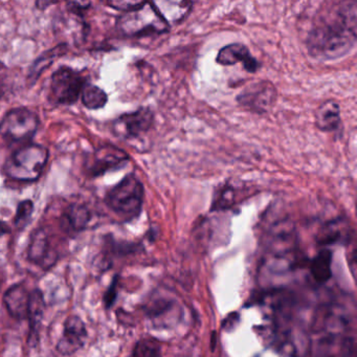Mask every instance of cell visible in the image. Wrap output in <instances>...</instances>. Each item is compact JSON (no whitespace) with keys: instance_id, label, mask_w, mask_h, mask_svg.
<instances>
[{"instance_id":"obj_1","label":"cell","mask_w":357,"mask_h":357,"mask_svg":"<svg viewBox=\"0 0 357 357\" xmlns=\"http://www.w3.org/2000/svg\"><path fill=\"white\" fill-rule=\"evenodd\" d=\"M356 1L342 0L310 31L307 49L312 57L334 60L355 47L357 35Z\"/></svg>"},{"instance_id":"obj_2","label":"cell","mask_w":357,"mask_h":357,"mask_svg":"<svg viewBox=\"0 0 357 357\" xmlns=\"http://www.w3.org/2000/svg\"><path fill=\"white\" fill-rule=\"evenodd\" d=\"M354 314L340 303L321 305L315 313L312 325V344L317 354L350 355L355 350Z\"/></svg>"},{"instance_id":"obj_3","label":"cell","mask_w":357,"mask_h":357,"mask_svg":"<svg viewBox=\"0 0 357 357\" xmlns=\"http://www.w3.org/2000/svg\"><path fill=\"white\" fill-rule=\"evenodd\" d=\"M298 261V231L289 219L271 225L265 234L262 266L271 275H285L294 271Z\"/></svg>"},{"instance_id":"obj_4","label":"cell","mask_w":357,"mask_h":357,"mask_svg":"<svg viewBox=\"0 0 357 357\" xmlns=\"http://www.w3.org/2000/svg\"><path fill=\"white\" fill-rule=\"evenodd\" d=\"M49 160V151L43 146L30 144L14 152L6 162V175L16 181H35L43 174Z\"/></svg>"},{"instance_id":"obj_5","label":"cell","mask_w":357,"mask_h":357,"mask_svg":"<svg viewBox=\"0 0 357 357\" xmlns=\"http://www.w3.org/2000/svg\"><path fill=\"white\" fill-rule=\"evenodd\" d=\"M144 196L143 183L137 176L130 174L108 192L105 202L116 215L131 220L141 214Z\"/></svg>"},{"instance_id":"obj_6","label":"cell","mask_w":357,"mask_h":357,"mask_svg":"<svg viewBox=\"0 0 357 357\" xmlns=\"http://www.w3.org/2000/svg\"><path fill=\"white\" fill-rule=\"evenodd\" d=\"M126 12L119 20V28L127 36H149L162 34L168 31V22H165L151 3L147 1Z\"/></svg>"},{"instance_id":"obj_7","label":"cell","mask_w":357,"mask_h":357,"mask_svg":"<svg viewBox=\"0 0 357 357\" xmlns=\"http://www.w3.org/2000/svg\"><path fill=\"white\" fill-rule=\"evenodd\" d=\"M39 127V118L28 108H16L3 116L0 123V135L8 143L28 141Z\"/></svg>"},{"instance_id":"obj_8","label":"cell","mask_w":357,"mask_h":357,"mask_svg":"<svg viewBox=\"0 0 357 357\" xmlns=\"http://www.w3.org/2000/svg\"><path fill=\"white\" fill-rule=\"evenodd\" d=\"M84 77L70 68H61L52 76L50 99L60 105H73L84 89Z\"/></svg>"},{"instance_id":"obj_9","label":"cell","mask_w":357,"mask_h":357,"mask_svg":"<svg viewBox=\"0 0 357 357\" xmlns=\"http://www.w3.org/2000/svg\"><path fill=\"white\" fill-rule=\"evenodd\" d=\"M153 112L149 108L143 107L116 119L112 124V130L121 139H135L146 135L153 126Z\"/></svg>"},{"instance_id":"obj_10","label":"cell","mask_w":357,"mask_h":357,"mask_svg":"<svg viewBox=\"0 0 357 357\" xmlns=\"http://www.w3.org/2000/svg\"><path fill=\"white\" fill-rule=\"evenodd\" d=\"M277 99V91L271 83L267 81L255 83L246 87L237 97L238 103L256 114L268 112Z\"/></svg>"},{"instance_id":"obj_11","label":"cell","mask_w":357,"mask_h":357,"mask_svg":"<svg viewBox=\"0 0 357 357\" xmlns=\"http://www.w3.org/2000/svg\"><path fill=\"white\" fill-rule=\"evenodd\" d=\"M129 160L128 154L114 146H106L96 150L85 162V167L91 176L105 174L108 171L122 168Z\"/></svg>"},{"instance_id":"obj_12","label":"cell","mask_w":357,"mask_h":357,"mask_svg":"<svg viewBox=\"0 0 357 357\" xmlns=\"http://www.w3.org/2000/svg\"><path fill=\"white\" fill-rule=\"evenodd\" d=\"M58 258L57 250H54L47 231L45 229L34 231L28 248L29 260L47 271L54 266Z\"/></svg>"},{"instance_id":"obj_13","label":"cell","mask_w":357,"mask_h":357,"mask_svg":"<svg viewBox=\"0 0 357 357\" xmlns=\"http://www.w3.org/2000/svg\"><path fill=\"white\" fill-rule=\"evenodd\" d=\"M87 330L84 321L78 315H72L64 324L63 334L57 344L61 355H73L83 348L86 342Z\"/></svg>"},{"instance_id":"obj_14","label":"cell","mask_w":357,"mask_h":357,"mask_svg":"<svg viewBox=\"0 0 357 357\" xmlns=\"http://www.w3.org/2000/svg\"><path fill=\"white\" fill-rule=\"evenodd\" d=\"M216 61L220 66H235L241 62L244 70L252 74L259 70L258 61L252 57L250 50L242 43H233L221 49Z\"/></svg>"},{"instance_id":"obj_15","label":"cell","mask_w":357,"mask_h":357,"mask_svg":"<svg viewBox=\"0 0 357 357\" xmlns=\"http://www.w3.org/2000/svg\"><path fill=\"white\" fill-rule=\"evenodd\" d=\"M31 292L24 284H15L10 287L3 296L6 308L12 317L16 319H26Z\"/></svg>"},{"instance_id":"obj_16","label":"cell","mask_w":357,"mask_h":357,"mask_svg":"<svg viewBox=\"0 0 357 357\" xmlns=\"http://www.w3.org/2000/svg\"><path fill=\"white\" fill-rule=\"evenodd\" d=\"M151 3L168 24L181 22L192 7V0H152Z\"/></svg>"},{"instance_id":"obj_17","label":"cell","mask_w":357,"mask_h":357,"mask_svg":"<svg viewBox=\"0 0 357 357\" xmlns=\"http://www.w3.org/2000/svg\"><path fill=\"white\" fill-rule=\"evenodd\" d=\"M45 312V300L43 292L39 289L33 290L30 296L29 304L28 317L30 323V334H29V344L36 346L39 342V329Z\"/></svg>"},{"instance_id":"obj_18","label":"cell","mask_w":357,"mask_h":357,"mask_svg":"<svg viewBox=\"0 0 357 357\" xmlns=\"http://www.w3.org/2000/svg\"><path fill=\"white\" fill-rule=\"evenodd\" d=\"M93 218L91 210L84 204H72L62 217V229L68 233H80Z\"/></svg>"},{"instance_id":"obj_19","label":"cell","mask_w":357,"mask_h":357,"mask_svg":"<svg viewBox=\"0 0 357 357\" xmlns=\"http://www.w3.org/2000/svg\"><path fill=\"white\" fill-rule=\"evenodd\" d=\"M349 225L346 221L337 218L326 222L319 229L317 235V241L319 245L328 246L338 243L342 240H349Z\"/></svg>"},{"instance_id":"obj_20","label":"cell","mask_w":357,"mask_h":357,"mask_svg":"<svg viewBox=\"0 0 357 357\" xmlns=\"http://www.w3.org/2000/svg\"><path fill=\"white\" fill-rule=\"evenodd\" d=\"M340 105L335 101H326L315 112V125L319 130L332 132L340 127Z\"/></svg>"},{"instance_id":"obj_21","label":"cell","mask_w":357,"mask_h":357,"mask_svg":"<svg viewBox=\"0 0 357 357\" xmlns=\"http://www.w3.org/2000/svg\"><path fill=\"white\" fill-rule=\"evenodd\" d=\"M332 252L329 248H323L317 252L310 265V273L317 283L329 281L332 275Z\"/></svg>"},{"instance_id":"obj_22","label":"cell","mask_w":357,"mask_h":357,"mask_svg":"<svg viewBox=\"0 0 357 357\" xmlns=\"http://www.w3.org/2000/svg\"><path fill=\"white\" fill-rule=\"evenodd\" d=\"M81 98H82L83 105L91 110L103 108L108 101L107 95L103 89L91 84H85L81 93Z\"/></svg>"},{"instance_id":"obj_23","label":"cell","mask_w":357,"mask_h":357,"mask_svg":"<svg viewBox=\"0 0 357 357\" xmlns=\"http://www.w3.org/2000/svg\"><path fill=\"white\" fill-rule=\"evenodd\" d=\"M66 53V45H59L56 49L52 50L49 53L45 54L41 56L37 61L35 62L34 66H32V70L30 73V78H38L40 76L43 70H45L52 62L54 61L55 58L59 57L62 54Z\"/></svg>"},{"instance_id":"obj_24","label":"cell","mask_w":357,"mask_h":357,"mask_svg":"<svg viewBox=\"0 0 357 357\" xmlns=\"http://www.w3.org/2000/svg\"><path fill=\"white\" fill-rule=\"evenodd\" d=\"M160 344L154 338H145L139 340L133 350V356L150 357L160 356L162 354Z\"/></svg>"},{"instance_id":"obj_25","label":"cell","mask_w":357,"mask_h":357,"mask_svg":"<svg viewBox=\"0 0 357 357\" xmlns=\"http://www.w3.org/2000/svg\"><path fill=\"white\" fill-rule=\"evenodd\" d=\"M33 212H34V204L31 200H24L20 202L17 206L16 212L15 222L17 229H24L28 225L30 219L32 218Z\"/></svg>"},{"instance_id":"obj_26","label":"cell","mask_w":357,"mask_h":357,"mask_svg":"<svg viewBox=\"0 0 357 357\" xmlns=\"http://www.w3.org/2000/svg\"><path fill=\"white\" fill-rule=\"evenodd\" d=\"M235 189L233 187H225L220 190L214 199L213 210H225L231 208L235 204Z\"/></svg>"},{"instance_id":"obj_27","label":"cell","mask_w":357,"mask_h":357,"mask_svg":"<svg viewBox=\"0 0 357 357\" xmlns=\"http://www.w3.org/2000/svg\"><path fill=\"white\" fill-rule=\"evenodd\" d=\"M148 0H107L108 5L120 11H129L147 3Z\"/></svg>"},{"instance_id":"obj_28","label":"cell","mask_w":357,"mask_h":357,"mask_svg":"<svg viewBox=\"0 0 357 357\" xmlns=\"http://www.w3.org/2000/svg\"><path fill=\"white\" fill-rule=\"evenodd\" d=\"M118 275L114 278L112 285L109 286L105 296H104V304H105L106 308H112V305L116 301V296H118Z\"/></svg>"},{"instance_id":"obj_29","label":"cell","mask_w":357,"mask_h":357,"mask_svg":"<svg viewBox=\"0 0 357 357\" xmlns=\"http://www.w3.org/2000/svg\"><path fill=\"white\" fill-rule=\"evenodd\" d=\"M66 1H68V9L77 14L86 11L93 3V0H66Z\"/></svg>"},{"instance_id":"obj_30","label":"cell","mask_w":357,"mask_h":357,"mask_svg":"<svg viewBox=\"0 0 357 357\" xmlns=\"http://www.w3.org/2000/svg\"><path fill=\"white\" fill-rule=\"evenodd\" d=\"M54 3H57V0H38V3H37V7H38L39 9L43 10Z\"/></svg>"},{"instance_id":"obj_31","label":"cell","mask_w":357,"mask_h":357,"mask_svg":"<svg viewBox=\"0 0 357 357\" xmlns=\"http://www.w3.org/2000/svg\"><path fill=\"white\" fill-rule=\"evenodd\" d=\"M11 231V229H10L9 225L7 223L3 222V221H0V237L1 236L7 235Z\"/></svg>"},{"instance_id":"obj_32","label":"cell","mask_w":357,"mask_h":357,"mask_svg":"<svg viewBox=\"0 0 357 357\" xmlns=\"http://www.w3.org/2000/svg\"><path fill=\"white\" fill-rule=\"evenodd\" d=\"M3 64L0 63V73H1V70H3Z\"/></svg>"}]
</instances>
